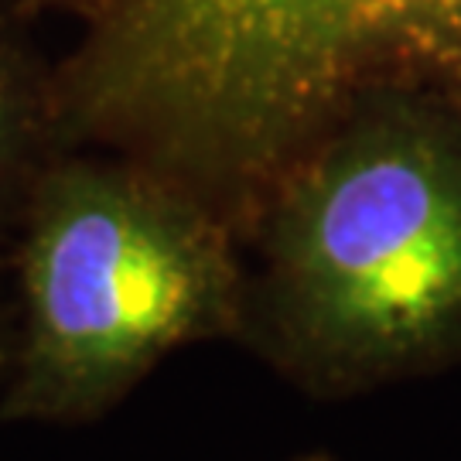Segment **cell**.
Returning a JSON list of instances; mask_svg holds the SVG:
<instances>
[{
	"instance_id": "obj_1",
	"label": "cell",
	"mask_w": 461,
	"mask_h": 461,
	"mask_svg": "<svg viewBox=\"0 0 461 461\" xmlns=\"http://www.w3.org/2000/svg\"><path fill=\"white\" fill-rule=\"evenodd\" d=\"M66 24L59 148H103L249 226L331 120L379 89L461 96V0H17Z\"/></svg>"
},
{
	"instance_id": "obj_2",
	"label": "cell",
	"mask_w": 461,
	"mask_h": 461,
	"mask_svg": "<svg viewBox=\"0 0 461 461\" xmlns=\"http://www.w3.org/2000/svg\"><path fill=\"white\" fill-rule=\"evenodd\" d=\"M240 335L308 393L461 356V113L424 89L352 103L243 230Z\"/></svg>"
},
{
	"instance_id": "obj_3",
	"label": "cell",
	"mask_w": 461,
	"mask_h": 461,
	"mask_svg": "<svg viewBox=\"0 0 461 461\" xmlns=\"http://www.w3.org/2000/svg\"><path fill=\"white\" fill-rule=\"evenodd\" d=\"M11 247L4 420H96L165 356L243 329L240 230L188 185L127 154L51 150Z\"/></svg>"
},
{
	"instance_id": "obj_4",
	"label": "cell",
	"mask_w": 461,
	"mask_h": 461,
	"mask_svg": "<svg viewBox=\"0 0 461 461\" xmlns=\"http://www.w3.org/2000/svg\"><path fill=\"white\" fill-rule=\"evenodd\" d=\"M55 144L51 62L38 51L17 0H0V247Z\"/></svg>"
},
{
	"instance_id": "obj_5",
	"label": "cell",
	"mask_w": 461,
	"mask_h": 461,
	"mask_svg": "<svg viewBox=\"0 0 461 461\" xmlns=\"http://www.w3.org/2000/svg\"><path fill=\"white\" fill-rule=\"evenodd\" d=\"M7 363H11V312L0 304V386L7 379Z\"/></svg>"
},
{
	"instance_id": "obj_6",
	"label": "cell",
	"mask_w": 461,
	"mask_h": 461,
	"mask_svg": "<svg viewBox=\"0 0 461 461\" xmlns=\"http://www.w3.org/2000/svg\"><path fill=\"white\" fill-rule=\"evenodd\" d=\"M301 461H329L325 455H308V458H301Z\"/></svg>"
}]
</instances>
